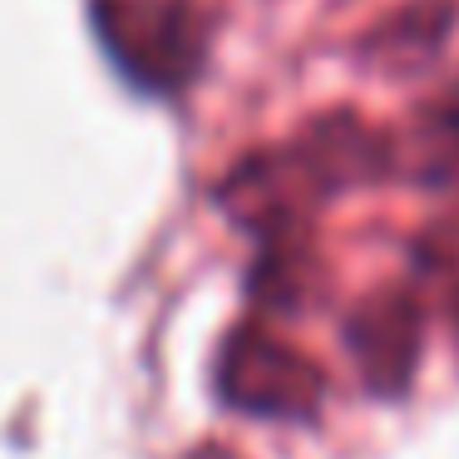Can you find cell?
<instances>
[{"label":"cell","instance_id":"cell-1","mask_svg":"<svg viewBox=\"0 0 459 459\" xmlns=\"http://www.w3.org/2000/svg\"><path fill=\"white\" fill-rule=\"evenodd\" d=\"M222 380H228V390L238 400H247V410H287L291 400H301L297 395V380H301L297 360L281 356L272 341H257V336L232 346Z\"/></svg>","mask_w":459,"mask_h":459}]
</instances>
